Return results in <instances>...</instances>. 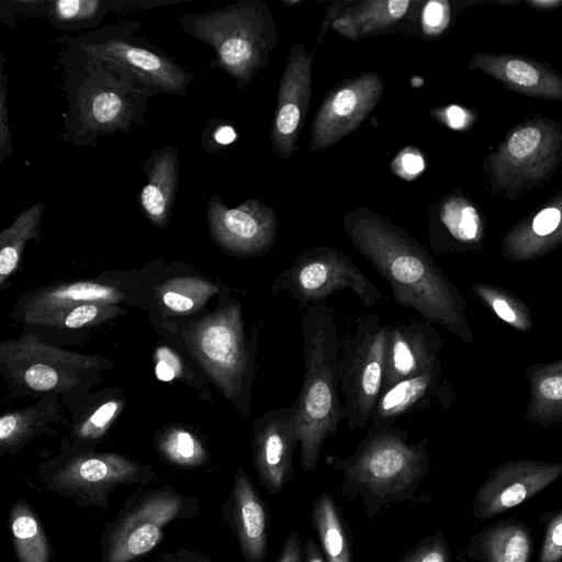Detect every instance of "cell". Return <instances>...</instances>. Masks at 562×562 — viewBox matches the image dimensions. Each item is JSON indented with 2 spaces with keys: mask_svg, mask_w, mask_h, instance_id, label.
Listing matches in <instances>:
<instances>
[{
  "mask_svg": "<svg viewBox=\"0 0 562 562\" xmlns=\"http://www.w3.org/2000/svg\"><path fill=\"white\" fill-rule=\"evenodd\" d=\"M342 227L358 252L390 283L398 305L465 344L474 342L465 297L417 239L366 206L349 210Z\"/></svg>",
  "mask_w": 562,
  "mask_h": 562,
  "instance_id": "1",
  "label": "cell"
},
{
  "mask_svg": "<svg viewBox=\"0 0 562 562\" xmlns=\"http://www.w3.org/2000/svg\"><path fill=\"white\" fill-rule=\"evenodd\" d=\"M122 310L112 304H82L29 319L25 324L54 329L92 327L117 316Z\"/></svg>",
  "mask_w": 562,
  "mask_h": 562,
  "instance_id": "38",
  "label": "cell"
},
{
  "mask_svg": "<svg viewBox=\"0 0 562 562\" xmlns=\"http://www.w3.org/2000/svg\"><path fill=\"white\" fill-rule=\"evenodd\" d=\"M154 562H213L204 552L181 548L160 553Z\"/></svg>",
  "mask_w": 562,
  "mask_h": 562,
  "instance_id": "45",
  "label": "cell"
},
{
  "mask_svg": "<svg viewBox=\"0 0 562 562\" xmlns=\"http://www.w3.org/2000/svg\"><path fill=\"white\" fill-rule=\"evenodd\" d=\"M199 512L200 499L175 487L138 491L106 524L101 537L102 561L133 562L159 544L169 524L193 518Z\"/></svg>",
  "mask_w": 562,
  "mask_h": 562,
  "instance_id": "9",
  "label": "cell"
},
{
  "mask_svg": "<svg viewBox=\"0 0 562 562\" xmlns=\"http://www.w3.org/2000/svg\"><path fill=\"white\" fill-rule=\"evenodd\" d=\"M562 244V194L507 231L501 240L503 256L513 262L539 259Z\"/></svg>",
  "mask_w": 562,
  "mask_h": 562,
  "instance_id": "24",
  "label": "cell"
},
{
  "mask_svg": "<svg viewBox=\"0 0 562 562\" xmlns=\"http://www.w3.org/2000/svg\"><path fill=\"white\" fill-rule=\"evenodd\" d=\"M9 521L19 562H52L53 550L43 522L27 502L18 499L12 504Z\"/></svg>",
  "mask_w": 562,
  "mask_h": 562,
  "instance_id": "32",
  "label": "cell"
},
{
  "mask_svg": "<svg viewBox=\"0 0 562 562\" xmlns=\"http://www.w3.org/2000/svg\"><path fill=\"white\" fill-rule=\"evenodd\" d=\"M383 90V79L375 72L360 74L328 90L312 123L310 150L327 149L359 128Z\"/></svg>",
  "mask_w": 562,
  "mask_h": 562,
  "instance_id": "14",
  "label": "cell"
},
{
  "mask_svg": "<svg viewBox=\"0 0 562 562\" xmlns=\"http://www.w3.org/2000/svg\"><path fill=\"white\" fill-rule=\"evenodd\" d=\"M224 519L246 562H266L270 510L245 469L237 468L233 487L223 505Z\"/></svg>",
  "mask_w": 562,
  "mask_h": 562,
  "instance_id": "20",
  "label": "cell"
},
{
  "mask_svg": "<svg viewBox=\"0 0 562 562\" xmlns=\"http://www.w3.org/2000/svg\"><path fill=\"white\" fill-rule=\"evenodd\" d=\"M533 540L529 524L517 518L498 519L471 536L464 557L476 562H532Z\"/></svg>",
  "mask_w": 562,
  "mask_h": 562,
  "instance_id": "28",
  "label": "cell"
},
{
  "mask_svg": "<svg viewBox=\"0 0 562 562\" xmlns=\"http://www.w3.org/2000/svg\"><path fill=\"white\" fill-rule=\"evenodd\" d=\"M562 162V123L533 114L510 128L483 170L493 194L516 201L546 186Z\"/></svg>",
  "mask_w": 562,
  "mask_h": 562,
  "instance_id": "6",
  "label": "cell"
},
{
  "mask_svg": "<svg viewBox=\"0 0 562 562\" xmlns=\"http://www.w3.org/2000/svg\"><path fill=\"white\" fill-rule=\"evenodd\" d=\"M471 290L484 306L516 330L526 333L532 328L529 305L512 291L485 282L472 283Z\"/></svg>",
  "mask_w": 562,
  "mask_h": 562,
  "instance_id": "36",
  "label": "cell"
},
{
  "mask_svg": "<svg viewBox=\"0 0 562 562\" xmlns=\"http://www.w3.org/2000/svg\"><path fill=\"white\" fill-rule=\"evenodd\" d=\"M397 562H453V560L448 540L439 530L418 540Z\"/></svg>",
  "mask_w": 562,
  "mask_h": 562,
  "instance_id": "40",
  "label": "cell"
},
{
  "mask_svg": "<svg viewBox=\"0 0 562 562\" xmlns=\"http://www.w3.org/2000/svg\"><path fill=\"white\" fill-rule=\"evenodd\" d=\"M415 3L409 0H367L344 10L333 3L327 8L317 43L329 22L336 33L350 41L391 32L404 21Z\"/></svg>",
  "mask_w": 562,
  "mask_h": 562,
  "instance_id": "26",
  "label": "cell"
},
{
  "mask_svg": "<svg viewBox=\"0 0 562 562\" xmlns=\"http://www.w3.org/2000/svg\"><path fill=\"white\" fill-rule=\"evenodd\" d=\"M530 400L524 418L544 428L562 424V359L538 362L525 370Z\"/></svg>",
  "mask_w": 562,
  "mask_h": 562,
  "instance_id": "30",
  "label": "cell"
},
{
  "mask_svg": "<svg viewBox=\"0 0 562 562\" xmlns=\"http://www.w3.org/2000/svg\"><path fill=\"white\" fill-rule=\"evenodd\" d=\"M302 333L305 374L293 405L300 465L307 473L317 468L325 440L336 434L344 420L338 395L339 336L334 308L323 303L311 305L303 317Z\"/></svg>",
  "mask_w": 562,
  "mask_h": 562,
  "instance_id": "3",
  "label": "cell"
},
{
  "mask_svg": "<svg viewBox=\"0 0 562 562\" xmlns=\"http://www.w3.org/2000/svg\"><path fill=\"white\" fill-rule=\"evenodd\" d=\"M457 400L450 381L443 375L441 360L427 371L403 379L382 390L370 415V425L390 426L408 414L429 411L435 404L448 409Z\"/></svg>",
  "mask_w": 562,
  "mask_h": 562,
  "instance_id": "19",
  "label": "cell"
},
{
  "mask_svg": "<svg viewBox=\"0 0 562 562\" xmlns=\"http://www.w3.org/2000/svg\"><path fill=\"white\" fill-rule=\"evenodd\" d=\"M276 562H304V546L295 530L286 536Z\"/></svg>",
  "mask_w": 562,
  "mask_h": 562,
  "instance_id": "44",
  "label": "cell"
},
{
  "mask_svg": "<svg viewBox=\"0 0 562 562\" xmlns=\"http://www.w3.org/2000/svg\"><path fill=\"white\" fill-rule=\"evenodd\" d=\"M284 286L301 304H319L337 291L349 290L364 307L382 299L380 289L340 249L317 246L303 250L286 271Z\"/></svg>",
  "mask_w": 562,
  "mask_h": 562,
  "instance_id": "13",
  "label": "cell"
},
{
  "mask_svg": "<svg viewBox=\"0 0 562 562\" xmlns=\"http://www.w3.org/2000/svg\"><path fill=\"white\" fill-rule=\"evenodd\" d=\"M111 364L97 355L47 345L32 334L0 341V375L14 396L79 394Z\"/></svg>",
  "mask_w": 562,
  "mask_h": 562,
  "instance_id": "5",
  "label": "cell"
},
{
  "mask_svg": "<svg viewBox=\"0 0 562 562\" xmlns=\"http://www.w3.org/2000/svg\"><path fill=\"white\" fill-rule=\"evenodd\" d=\"M514 92L543 100H562V77L549 65L515 54L479 52L469 64Z\"/></svg>",
  "mask_w": 562,
  "mask_h": 562,
  "instance_id": "22",
  "label": "cell"
},
{
  "mask_svg": "<svg viewBox=\"0 0 562 562\" xmlns=\"http://www.w3.org/2000/svg\"><path fill=\"white\" fill-rule=\"evenodd\" d=\"M142 24L125 22L111 29L99 41L83 44L88 56L113 63L135 75L158 94L186 98L193 74L146 36Z\"/></svg>",
  "mask_w": 562,
  "mask_h": 562,
  "instance_id": "12",
  "label": "cell"
},
{
  "mask_svg": "<svg viewBox=\"0 0 562 562\" xmlns=\"http://www.w3.org/2000/svg\"><path fill=\"white\" fill-rule=\"evenodd\" d=\"M304 562H326L318 544L313 538H307L304 544Z\"/></svg>",
  "mask_w": 562,
  "mask_h": 562,
  "instance_id": "49",
  "label": "cell"
},
{
  "mask_svg": "<svg viewBox=\"0 0 562 562\" xmlns=\"http://www.w3.org/2000/svg\"><path fill=\"white\" fill-rule=\"evenodd\" d=\"M312 526L326 562H353L351 528L329 493L323 492L313 501Z\"/></svg>",
  "mask_w": 562,
  "mask_h": 562,
  "instance_id": "31",
  "label": "cell"
},
{
  "mask_svg": "<svg viewBox=\"0 0 562 562\" xmlns=\"http://www.w3.org/2000/svg\"><path fill=\"white\" fill-rule=\"evenodd\" d=\"M429 439L409 441L406 429L370 425L355 451L345 457L328 456L326 462L342 475L341 496L360 501L367 519L401 503H429L431 495L416 496L431 471Z\"/></svg>",
  "mask_w": 562,
  "mask_h": 562,
  "instance_id": "2",
  "label": "cell"
},
{
  "mask_svg": "<svg viewBox=\"0 0 562 562\" xmlns=\"http://www.w3.org/2000/svg\"><path fill=\"white\" fill-rule=\"evenodd\" d=\"M186 337L188 348L221 392L238 405L251 373L239 304L225 305L191 324Z\"/></svg>",
  "mask_w": 562,
  "mask_h": 562,
  "instance_id": "11",
  "label": "cell"
},
{
  "mask_svg": "<svg viewBox=\"0 0 562 562\" xmlns=\"http://www.w3.org/2000/svg\"><path fill=\"white\" fill-rule=\"evenodd\" d=\"M391 323L375 314L351 322L338 339L337 378L344 420L350 430L363 429L381 392Z\"/></svg>",
  "mask_w": 562,
  "mask_h": 562,
  "instance_id": "7",
  "label": "cell"
},
{
  "mask_svg": "<svg viewBox=\"0 0 562 562\" xmlns=\"http://www.w3.org/2000/svg\"><path fill=\"white\" fill-rule=\"evenodd\" d=\"M313 56L302 43L293 44L279 82L270 142L272 154L283 159L297 150L310 111Z\"/></svg>",
  "mask_w": 562,
  "mask_h": 562,
  "instance_id": "17",
  "label": "cell"
},
{
  "mask_svg": "<svg viewBox=\"0 0 562 562\" xmlns=\"http://www.w3.org/2000/svg\"><path fill=\"white\" fill-rule=\"evenodd\" d=\"M64 419L61 401L57 396L0 415V457L15 456L32 439L53 434L52 426Z\"/></svg>",
  "mask_w": 562,
  "mask_h": 562,
  "instance_id": "29",
  "label": "cell"
},
{
  "mask_svg": "<svg viewBox=\"0 0 562 562\" xmlns=\"http://www.w3.org/2000/svg\"><path fill=\"white\" fill-rule=\"evenodd\" d=\"M206 221L212 239L233 255L265 254L277 239V213L258 199L250 198L235 207H228L213 192L206 205Z\"/></svg>",
  "mask_w": 562,
  "mask_h": 562,
  "instance_id": "16",
  "label": "cell"
},
{
  "mask_svg": "<svg viewBox=\"0 0 562 562\" xmlns=\"http://www.w3.org/2000/svg\"><path fill=\"white\" fill-rule=\"evenodd\" d=\"M400 158V167L404 173L408 176H415L419 173L424 168L423 157L415 151L406 150L403 151Z\"/></svg>",
  "mask_w": 562,
  "mask_h": 562,
  "instance_id": "46",
  "label": "cell"
},
{
  "mask_svg": "<svg viewBox=\"0 0 562 562\" xmlns=\"http://www.w3.org/2000/svg\"><path fill=\"white\" fill-rule=\"evenodd\" d=\"M4 83L0 72V151L4 149L10 140L5 109Z\"/></svg>",
  "mask_w": 562,
  "mask_h": 562,
  "instance_id": "47",
  "label": "cell"
},
{
  "mask_svg": "<svg viewBox=\"0 0 562 562\" xmlns=\"http://www.w3.org/2000/svg\"><path fill=\"white\" fill-rule=\"evenodd\" d=\"M528 3L530 5L537 8L538 10H552V9H555L559 5H561L560 0H544V1L532 0V1H528Z\"/></svg>",
  "mask_w": 562,
  "mask_h": 562,
  "instance_id": "51",
  "label": "cell"
},
{
  "mask_svg": "<svg viewBox=\"0 0 562 562\" xmlns=\"http://www.w3.org/2000/svg\"><path fill=\"white\" fill-rule=\"evenodd\" d=\"M281 2L286 4V5H289V7H292V5L301 3L302 1H289V0H285V1H281Z\"/></svg>",
  "mask_w": 562,
  "mask_h": 562,
  "instance_id": "52",
  "label": "cell"
},
{
  "mask_svg": "<svg viewBox=\"0 0 562 562\" xmlns=\"http://www.w3.org/2000/svg\"><path fill=\"white\" fill-rule=\"evenodd\" d=\"M428 234L429 244L436 252L480 251L486 236V223L467 196L453 193L431 212Z\"/></svg>",
  "mask_w": 562,
  "mask_h": 562,
  "instance_id": "23",
  "label": "cell"
},
{
  "mask_svg": "<svg viewBox=\"0 0 562 562\" xmlns=\"http://www.w3.org/2000/svg\"><path fill=\"white\" fill-rule=\"evenodd\" d=\"M124 406L121 397H106L82 409H72L69 428L70 447L93 449L108 432Z\"/></svg>",
  "mask_w": 562,
  "mask_h": 562,
  "instance_id": "34",
  "label": "cell"
},
{
  "mask_svg": "<svg viewBox=\"0 0 562 562\" xmlns=\"http://www.w3.org/2000/svg\"><path fill=\"white\" fill-rule=\"evenodd\" d=\"M140 168L147 178L139 194L142 212L153 225L164 229L171 220L179 188V149L169 144L155 148Z\"/></svg>",
  "mask_w": 562,
  "mask_h": 562,
  "instance_id": "27",
  "label": "cell"
},
{
  "mask_svg": "<svg viewBox=\"0 0 562 562\" xmlns=\"http://www.w3.org/2000/svg\"><path fill=\"white\" fill-rule=\"evenodd\" d=\"M543 527L537 562H561L562 559V509L549 510L539 517Z\"/></svg>",
  "mask_w": 562,
  "mask_h": 562,
  "instance_id": "39",
  "label": "cell"
},
{
  "mask_svg": "<svg viewBox=\"0 0 562 562\" xmlns=\"http://www.w3.org/2000/svg\"><path fill=\"white\" fill-rule=\"evenodd\" d=\"M155 447L165 462L184 469L203 467L210 458L203 442L181 426L166 427L158 434Z\"/></svg>",
  "mask_w": 562,
  "mask_h": 562,
  "instance_id": "35",
  "label": "cell"
},
{
  "mask_svg": "<svg viewBox=\"0 0 562 562\" xmlns=\"http://www.w3.org/2000/svg\"><path fill=\"white\" fill-rule=\"evenodd\" d=\"M237 138L234 126L222 119L214 117L207 122L202 132V145L209 153H218Z\"/></svg>",
  "mask_w": 562,
  "mask_h": 562,
  "instance_id": "42",
  "label": "cell"
},
{
  "mask_svg": "<svg viewBox=\"0 0 562 562\" xmlns=\"http://www.w3.org/2000/svg\"><path fill=\"white\" fill-rule=\"evenodd\" d=\"M44 209L42 202L25 209L0 233V288L19 267L26 244L38 237Z\"/></svg>",
  "mask_w": 562,
  "mask_h": 562,
  "instance_id": "33",
  "label": "cell"
},
{
  "mask_svg": "<svg viewBox=\"0 0 562 562\" xmlns=\"http://www.w3.org/2000/svg\"><path fill=\"white\" fill-rule=\"evenodd\" d=\"M562 476L561 462L509 460L495 465L474 493L472 515L485 520L531 499Z\"/></svg>",
  "mask_w": 562,
  "mask_h": 562,
  "instance_id": "15",
  "label": "cell"
},
{
  "mask_svg": "<svg viewBox=\"0 0 562 562\" xmlns=\"http://www.w3.org/2000/svg\"><path fill=\"white\" fill-rule=\"evenodd\" d=\"M442 3L441 2H430L428 3L424 18L427 25L436 27L440 21L442 20Z\"/></svg>",
  "mask_w": 562,
  "mask_h": 562,
  "instance_id": "48",
  "label": "cell"
},
{
  "mask_svg": "<svg viewBox=\"0 0 562 562\" xmlns=\"http://www.w3.org/2000/svg\"><path fill=\"white\" fill-rule=\"evenodd\" d=\"M156 375L159 380L168 382L179 375L180 362L176 355L167 348H159L156 352Z\"/></svg>",
  "mask_w": 562,
  "mask_h": 562,
  "instance_id": "43",
  "label": "cell"
},
{
  "mask_svg": "<svg viewBox=\"0 0 562 562\" xmlns=\"http://www.w3.org/2000/svg\"><path fill=\"white\" fill-rule=\"evenodd\" d=\"M181 29L213 48L210 69L231 76L238 90L268 66L279 44L270 8L261 0H238L212 10L177 18Z\"/></svg>",
  "mask_w": 562,
  "mask_h": 562,
  "instance_id": "4",
  "label": "cell"
},
{
  "mask_svg": "<svg viewBox=\"0 0 562 562\" xmlns=\"http://www.w3.org/2000/svg\"><path fill=\"white\" fill-rule=\"evenodd\" d=\"M124 299L115 285L95 280L56 282L25 293L14 308L16 318L24 324L36 316L82 304L116 305Z\"/></svg>",
  "mask_w": 562,
  "mask_h": 562,
  "instance_id": "25",
  "label": "cell"
},
{
  "mask_svg": "<svg viewBox=\"0 0 562 562\" xmlns=\"http://www.w3.org/2000/svg\"><path fill=\"white\" fill-rule=\"evenodd\" d=\"M43 484L82 507L106 510L111 494L124 485H146L156 477L147 464L114 452L69 447L40 468Z\"/></svg>",
  "mask_w": 562,
  "mask_h": 562,
  "instance_id": "8",
  "label": "cell"
},
{
  "mask_svg": "<svg viewBox=\"0 0 562 562\" xmlns=\"http://www.w3.org/2000/svg\"><path fill=\"white\" fill-rule=\"evenodd\" d=\"M103 7L100 0H60L52 3V14L61 22L88 21L100 18Z\"/></svg>",
  "mask_w": 562,
  "mask_h": 562,
  "instance_id": "41",
  "label": "cell"
},
{
  "mask_svg": "<svg viewBox=\"0 0 562 562\" xmlns=\"http://www.w3.org/2000/svg\"><path fill=\"white\" fill-rule=\"evenodd\" d=\"M217 286L196 277L175 278L158 290L160 303L177 314L200 310L217 292Z\"/></svg>",
  "mask_w": 562,
  "mask_h": 562,
  "instance_id": "37",
  "label": "cell"
},
{
  "mask_svg": "<svg viewBox=\"0 0 562 562\" xmlns=\"http://www.w3.org/2000/svg\"><path fill=\"white\" fill-rule=\"evenodd\" d=\"M89 57L87 75L79 87L77 116L90 135L128 133L146 124L150 100L158 93L131 71L101 58Z\"/></svg>",
  "mask_w": 562,
  "mask_h": 562,
  "instance_id": "10",
  "label": "cell"
},
{
  "mask_svg": "<svg viewBox=\"0 0 562 562\" xmlns=\"http://www.w3.org/2000/svg\"><path fill=\"white\" fill-rule=\"evenodd\" d=\"M447 116L449 117V124L454 128H459L464 124L465 112L459 106H450L447 111Z\"/></svg>",
  "mask_w": 562,
  "mask_h": 562,
  "instance_id": "50",
  "label": "cell"
},
{
  "mask_svg": "<svg viewBox=\"0 0 562 562\" xmlns=\"http://www.w3.org/2000/svg\"><path fill=\"white\" fill-rule=\"evenodd\" d=\"M299 445L294 405L271 409L254 422V467L269 494L279 493L293 477V453Z\"/></svg>",
  "mask_w": 562,
  "mask_h": 562,
  "instance_id": "18",
  "label": "cell"
},
{
  "mask_svg": "<svg viewBox=\"0 0 562 562\" xmlns=\"http://www.w3.org/2000/svg\"><path fill=\"white\" fill-rule=\"evenodd\" d=\"M442 346L439 329L427 321L391 324L381 391L430 369L440 359Z\"/></svg>",
  "mask_w": 562,
  "mask_h": 562,
  "instance_id": "21",
  "label": "cell"
}]
</instances>
